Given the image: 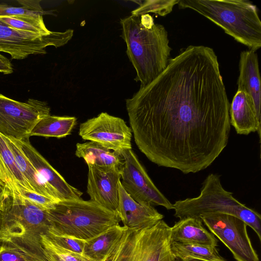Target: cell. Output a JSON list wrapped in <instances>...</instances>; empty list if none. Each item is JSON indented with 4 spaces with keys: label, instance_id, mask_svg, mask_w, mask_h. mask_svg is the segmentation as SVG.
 <instances>
[{
    "label": "cell",
    "instance_id": "obj_1",
    "mask_svg": "<svg viewBox=\"0 0 261 261\" xmlns=\"http://www.w3.org/2000/svg\"><path fill=\"white\" fill-rule=\"evenodd\" d=\"M230 104L214 50L190 45L126 99L139 149L185 174L210 166L227 145Z\"/></svg>",
    "mask_w": 261,
    "mask_h": 261
},
{
    "label": "cell",
    "instance_id": "obj_2",
    "mask_svg": "<svg viewBox=\"0 0 261 261\" xmlns=\"http://www.w3.org/2000/svg\"><path fill=\"white\" fill-rule=\"evenodd\" d=\"M120 23L126 54L136 70L135 80L145 86L167 66L172 50L168 33L149 14L131 15L121 19Z\"/></svg>",
    "mask_w": 261,
    "mask_h": 261
},
{
    "label": "cell",
    "instance_id": "obj_3",
    "mask_svg": "<svg viewBox=\"0 0 261 261\" xmlns=\"http://www.w3.org/2000/svg\"><path fill=\"white\" fill-rule=\"evenodd\" d=\"M49 229L47 210L20 197H10L0 211V245L31 261H48L41 236Z\"/></svg>",
    "mask_w": 261,
    "mask_h": 261
},
{
    "label": "cell",
    "instance_id": "obj_4",
    "mask_svg": "<svg viewBox=\"0 0 261 261\" xmlns=\"http://www.w3.org/2000/svg\"><path fill=\"white\" fill-rule=\"evenodd\" d=\"M221 27L238 42L256 51L261 47V21L255 5L247 0H179Z\"/></svg>",
    "mask_w": 261,
    "mask_h": 261
},
{
    "label": "cell",
    "instance_id": "obj_5",
    "mask_svg": "<svg viewBox=\"0 0 261 261\" xmlns=\"http://www.w3.org/2000/svg\"><path fill=\"white\" fill-rule=\"evenodd\" d=\"M47 212L50 223L48 233L84 241L119 224L120 221L116 212L90 199L61 200L56 203L54 208L47 210Z\"/></svg>",
    "mask_w": 261,
    "mask_h": 261
},
{
    "label": "cell",
    "instance_id": "obj_6",
    "mask_svg": "<svg viewBox=\"0 0 261 261\" xmlns=\"http://www.w3.org/2000/svg\"><path fill=\"white\" fill-rule=\"evenodd\" d=\"M174 216L179 219L199 218L204 215L222 213L234 216L244 221L261 240V216L237 200L222 187L219 175L211 173L202 183L200 195L175 201Z\"/></svg>",
    "mask_w": 261,
    "mask_h": 261
},
{
    "label": "cell",
    "instance_id": "obj_7",
    "mask_svg": "<svg viewBox=\"0 0 261 261\" xmlns=\"http://www.w3.org/2000/svg\"><path fill=\"white\" fill-rule=\"evenodd\" d=\"M171 227L163 220L142 228H127L106 261H175Z\"/></svg>",
    "mask_w": 261,
    "mask_h": 261
},
{
    "label": "cell",
    "instance_id": "obj_8",
    "mask_svg": "<svg viewBox=\"0 0 261 261\" xmlns=\"http://www.w3.org/2000/svg\"><path fill=\"white\" fill-rule=\"evenodd\" d=\"M50 111L45 101L29 98L20 102L0 93V133L17 140L29 139L33 128Z\"/></svg>",
    "mask_w": 261,
    "mask_h": 261
},
{
    "label": "cell",
    "instance_id": "obj_9",
    "mask_svg": "<svg viewBox=\"0 0 261 261\" xmlns=\"http://www.w3.org/2000/svg\"><path fill=\"white\" fill-rule=\"evenodd\" d=\"M73 30L64 32H53L43 36L17 30L0 19V52L9 54L11 59L21 60L31 55L46 54V48L62 46L71 40Z\"/></svg>",
    "mask_w": 261,
    "mask_h": 261
},
{
    "label": "cell",
    "instance_id": "obj_10",
    "mask_svg": "<svg viewBox=\"0 0 261 261\" xmlns=\"http://www.w3.org/2000/svg\"><path fill=\"white\" fill-rule=\"evenodd\" d=\"M200 219L230 251L237 261H259L248 236L247 225L242 220L222 213L204 215Z\"/></svg>",
    "mask_w": 261,
    "mask_h": 261
},
{
    "label": "cell",
    "instance_id": "obj_11",
    "mask_svg": "<svg viewBox=\"0 0 261 261\" xmlns=\"http://www.w3.org/2000/svg\"><path fill=\"white\" fill-rule=\"evenodd\" d=\"M119 154L123 159L120 182L125 192L141 204L173 209V204L153 184L133 150H126Z\"/></svg>",
    "mask_w": 261,
    "mask_h": 261
},
{
    "label": "cell",
    "instance_id": "obj_12",
    "mask_svg": "<svg viewBox=\"0 0 261 261\" xmlns=\"http://www.w3.org/2000/svg\"><path fill=\"white\" fill-rule=\"evenodd\" d=\"M79 135L118 153L132 149L130 128L122 118L106 112L81 123Z\"/></svg>",
    "mask_w": 261,
    "mask_h": 261
},
{
    "label": "cell",
    "instance_id": "obj_13",
    "mask_svg": "<svg viewBox=\"0 0 261 261\" xmlns=\"http://www.w3.org/2000/svg\"><path fill=\"white\" fill-rule=\"evenodd\" d=\"M88 166L87 193L90 200L116 212L119 202V184L121 171Z\"/></svg>",
    "mask_w": 261,
    "mask_h": 261
},
{
    "label": "cell",
    "instance_id": "obj_14",
    "mask_svg": "<svg viewBox=\"0 0 261 261\" xmlns=\"http://www.w3.org/2000/svg\"><path fill=\"white\" fill-rule=\"evenodd\" d=\"M13 139L42 178L58 193L62 200L81 198L83 193L69 184L33 146L29 139Z\"/></svg>",
    "mask_w": 261,
    "mask_h": 261
},
{
    "label": "cell",
    "instance_id": "obj_15",
    "mask_svg": "<svg viewBox=\"0 0 261 261\" xmlns=\"http://www.w3.org/2000/svg\"><path fill=\"white\" fill-rule=\"evenodd\" d=\"M123 226L128 228L142 229L151 226L163 220L164 216L152 206L135 201L119 184V202L116 210Z\"/></svg>",
    "mask_w": 261,
    "mask_h": 261
},
{
    "label": "cell",
    "instance_id": "obj_16",
    "mask_svg": "<svg viewBox=\"0 0 261 261\" xmlns=\"http://www.w3.org/2000/svg\"><path fill=\"white\" fill-rule=\"evenodd\" d=\"M238 90L243 91L252 98L258 120L261 122V85L257 55L249 49L240 54Z\"/></svg>",
    "mask_w": 261,
    "mask_h": 261
},
{
    "label": "cell",
    "instance_id": "obj_17",
    "mask_svg": "<svg viewBox=\"0 0 261 261\" xmlns=\"http://www.w3.org/2000/svg\"><path fill=\"white\" fill-rule=\"evenodd\" d=\"M230 123L237 134L247 135L257 132L260 140V124L251 97L238 90L229 106Z\"/></svg>",
    "mask_w": 261,
    "mask_h": 261
},
{
    "label": "cell",
    "instance_id": "obj_18",
    "mask_svg": "<svg viewBox=\"0 0 261 261\" xmlns=\"http://www.w3.org/2000/svg\"><path fill=\"white\" fill-rule=\"evenodd\" d=\"M0 181L10 197H17L20 189L34 191L19 170L5 137L0 133Z\"/></svg>",
    "mask_w": 261,
    "mask_h": 261
},
{
    "label": "cell",
    "instance_id": "obj_19",
    "mask_svg": "<svg viewBox=\"0 0 261 261\" xmlns=\"http://www.w3.org/2000/svg\"><path fill=\"white\" fill-rule=\"evenodd\" d=\"M172 242L217 247L218 241L202 225L201 219L185 218L171 227Z\"/></svg>",
    "mask_w": 261,
    "mask_h": 261
},
{
    "label": "cell",
    "instance_id": "obj_20",
    "mask_svg": "<svg viewBox=\"0 0 261 261\" xmlns=\"http://www.w3.org/2000/svg\"><path fill=\"white\" fill-rule=\"evenodd\" d=\"M5 137L13 153L19 170L34 191L57 202L61 201L62 199L58 193L42 178L14 139Z\"/></svg>",
    "mask_w": 261,
    "mask_h": 261
},
{
    "label": "cell",
    "instance_id": "obj_21",
    "mask_svg": "<svg viewBox=\"0 0 261 261\" xmlns=\"http://www.w3.org/2000/svg\"><path fill=\"white\" fill-rule=\"evenodd\" d=\"M75 155L83 158L88 165L122 170L123 159L121 155L92 141L76 145Z\"/></svg>",
    "mask_w": 261,
    "mask_h": 261
},
{
    "label": "cell",
    "instance_id": "obj_22",
    "mask_svg": "<svg viewBox=\"0 0 261 261\" xmlns=\"http://www.w3.org/2000/svg\"><path fill=\"white\" fill-rule=\"evenodd\" d=\"M126 228L119 224L85 241L83 254L95 261H106Z\"/></svg>",
    "mask_w": 261,
    "mask_h": 261
},
{
    "label": "cell",
    "instance_id": "obj_23",
    "mask_svg": "<svg viewBox=\"0 0 261 261\" xmlns=\"http://www.w3.org/2000/svg\"><path fill=\"white\" fill-rule=\"evenodd\" d=\"M171 250L179 261H226L214 246L172 242Z\"/></svg>",
    "mask_w": 261,
    "mask_h": 261
},
{
    "label": "cell",
    "instance_id": "obj_24",
    "mask_svg": "<svg viewBox=\"0 0 261 261\" xmlns=\"http://www.w3.org/2000/svg\"><path fill=\"white\" fill-rule=\"evenodd\" d=\"M76 124V118L75 117L49 115L38 121L32 130L30 137L64 138L71 134Z\"/></svg>",
    "mask_w": 261,
    "mask_h": 261
},
{
    "label": "cell",
    "instance_id": "obj_25",
    "mask_svg": "<svg viewBox=\"0 0 261 261\" xmlns=\"http://www.w3.org/2000/svg\"><path fill=\"white\" fill-rule=\"evenodd\" d=\"M41 243L48 261H95L61 247L46 234L42 235Z\"/></svg>",
    "mask_w": 261,
    "mask_h": 261
},
{
    "label": "cell",
    "instance_id": "obj_26",
    "mask_svg": "<svg viewBox=\"0 0 261 261\" xmlns=\"http://www.w3.org/2000/svg\"><path fill=\"white\" fill-rule=\"evenodd\" d=\"M42 13L29 10L24 7H16L0 4V17H10L27 21L45 31L49 30L46 27Z\"/></svg>",
    "mask_w": 261,
    "mask_h": 261
},
{
    "label": "cell",
    "instance_id": "obj_27",
    "mask_svg": "<svg viewBox=\"0 0 261 261\" xmlns=\"http://www.w3.org/2000/svg\"><path fill=\"white\" fill-rule=\"evenodd\" d=\"M179 0H147L142 2L139 6L132 11V15L141 16L153 13L165 16L171 12Z\"/></svg>",
    "mask_w": 261,
    "mask_h": 261
},
{
    "label": "cell",
    "instance_id": "obj_28",
    "mask_svg": "<svg viewBox=\"0 0 261 261\" xmlns=\"http://www.w3.org/2000/svg\"><path fill=\"white\" fill-rule=\"evenodd\" d=\"M18 197H20L42 209L49 210L54 208L57 201L34 191L20 189L18 191Z\"/></svg>",
    "mask_w": 261,
    "mask_h": 261
},
{
    "label": "cell",
    "instance_id": "obj_29",
    "mask_svg": "<svg viewBox=\"0 0 261 261\" xmlns=\"http://www.w3.org/2000/svg\"><path fill=\"white\" fill-rule=\"evenodd\" d=\"M46 235L61 247L83 254L85 241L71 237L57 235L51 233Z\"/></svg>",
    "mask_w": 261,
    "mask_h": 261
},
{
    "label": "cell",
    "instance_id": "obj_30",
    "mask_svg": "<svg viewBox=\"0 0 261 261\" xmlns=\"http://www.w3.org/2000/svg\"><path fill=\"white\" fill-rule=\"evenodd\" d=\"M0 19L4 22L10 27L17 30L33 33L46 36L50 34L53 31H45L35 25L22 20L10 17H0Z\"/></svg>",
    "mask_w": 261,
    "mask_h": 261
},
{
    "label": "cell",
    "instance_id": "obj_31",
    "mask_svg": "<svg viewBox=\"0 0 261 261\" xmlns=\"http://www.w3.org/2000/svg\"><path fill=\"white\" fill-rule=\"evenodd\" d=\"M0 261H31L17 251L1 246Z\"/></svg>",
    "mask_w": 261,
    "mask_h": 261
},
{
    "label": "cell",
    "instance_id": "obj_32",
    "mask_svg": "<svg viewBox=\"0 0 261 261\" xmlns=\"http://www.w3.org/2000/svg\"><path fill=\"white\" fill-rule=\"evenodd\" d=\"M21 7L31 11L45 13L40 4V1H18Z\"/></svg>",
    "mask_w": 261,
    "mask_h": 261
},
{
    "label": "cell",
    "instance_id": "obj_33",
    "mask_svg": "<svg viewBox=\"0 0 261 261\" xmlns=\"http://www.w3.org/2000/svg\"><path fill=\"white\" fill-rule=\"evenodd\" d=\"M13 72V67L11 62L7 58L0 54V72L8 74Z\"/></svg>",
    "mask_w": 261,
    "mask_h": 261
},
{
    "label": "cell",
    "instance_id": "obj_34",
    "mask_svg": "<svg viewBox=\"0 0 261 261\" xmlns=\"http://www.w3.org/2000/svg\"><path fill=\"white\" fill-rule=\"evenodd\" d=\"M10 197L9 194L7 192H4L0 194V211L3 210L6 201Z\"/></svg>",
    "mask_w": 261,
    "mask_h": 261
},
{
    "label": "cell",
    "instance_id": "obj_35",
    "mask_svg": "<svg viewBox=\"0 0 261 261\" xmlns=\"http://www.w3.org/2000/svg\"><path fill=\"white\" fill-rule=\"evenodd\" d=\"M4 192L8 193L7 190L6 189L4 185L0 181V194H2Z\"/></svg>",
    "mask_w": 261,
    "mask_h": 261
},
{
    "label": "cell",
    "instance_id": "obj_36",
    "mask_svg": "<svg viewBox=\"0 0 261 261\" xmlns=\"http://www.w3.org/2000/svg\"><path fill=\"white\" fill-rule=\"evenodd\" d=\"M175 261H179V260L176 259Z\"/></svg>",
    "mask_w": 261,
    "mask_h": 261
},
{
    "label": "cell",
    "instance_id": "obj_37",
    "mask_svg": "<svg viewBox=\"0 0 261 261\" xmlns=\"http://www.w3.org/2000/svg\"><path fill=\"white\" fill-rule=\"evenodd\" d=\"M1 246L0 245V249H1Z\"/></svg>",
    "mask_w": 261,
    "mask_h": 261
}]
</instances>
